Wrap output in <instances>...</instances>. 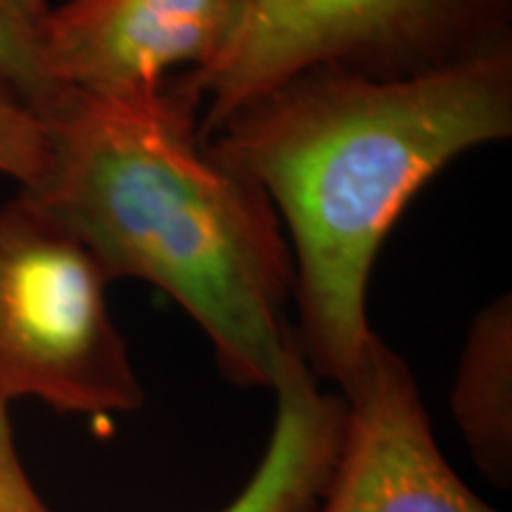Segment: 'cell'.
I'll use <instances>...</instances> for the list:
<instances>
[{
	"label": "cell",
	"mask_w": 512,
	"mask_h": 512,
	"mask_svg": "<svg viewBox=\"0 0 512 512\" xmlns=\"http://www.w3.org/2000/svg\"><path fill=\"white\" fill-rule=\"evenodd\" d=\"M510 136L512 50L406 76L306 69L204 138L278 211L294 339L318 380L347 382L375 339L370 278L415 195L465 152Z\"/></svg>",
	"instance_id": "obj_1"
},
{
	"label": "cell",
	"mask_w": 512,
	"mask_h": 512,
	"mask_svg": "<svg viewBox=\"0 0 512 512\" xmlns=\"http://www.w3.org/2000/svg\"><path fill=\"white\" fill-rule=\"evenodd\" d=\"M48 174L29 192L114 280L155 285L200 325L238 387H266L294 344V261L266 192L200 136L181 74L150 88L55 86L38 105Z\"/></svg>",
	"instance_id": "obj_2"
},
{
	"label": "cell",
	"mask_w": 512,
	"mask_h": 512,
	"mask_svg": "<svg viewBox=\"0 0 512 512\" xmlns=\"http://www.w3.org/2000/svg\"><path fill=\"white\" fill-rule=\"evenodd\" d=\"M95 254L29 192L0 204V399L57 413H133L145 389Z\"/></svg>",
	"instance_id": "obj_3"
},
{
	"label": "cell",
	"mask_w": 512,
	"mask_h": 512,
	"mask_svg": "<svg viewBox=\"0 0 512 512\" xmlns=\"http://www.w3.org/2000/svg\"><path fill=\"white\" fill-rule=\"evenodd\" d=\"M512 50V0H249L214 67L181 74L200 100V136L306 69L406 76Z\"/></svg>",
	"instance_id": "obj_4"
},
{
	"label": "cell",
	"mask_w": 512,
	"mask_h": 512,
	"mask_svg": "<svg viewBox=\"0 0 512 512\" xmlns=\"http://www.w3.org/2000/svg\"><path fill=\"white\" fill-rule=\"evenodd\" d=\"M339 394L344 430L318 512H498L448 465L411 366L380 335Z\"/></svg>",
	"instance_id": "obj_5"
},
{
	"label": "cell",
	"mask_w": 512,
	"mask_h": 512,
	"mask_svg": "<svg viewBox=\"0 0 512 512\" xmlns=\"http://www.w3.org/2000/svg\"><path fill=\"white\" fill-rule=\"evenodd\" d=\"M249 0H67L36 31L48 86L119 93L214 67Z\"/></svg>",
	"instance_id": "obj_6"
},
{
	"label": "cell",
	"mask_w": 512,
	"mask_h": 512,
	"mask_svg": "<svg viewBox=\"0 0 512 512\" xmlns=\"http://www.w3.org/2000/svg\"><path fill=\"white\" fill-rule=\"evenodd\" d=\"M275 420L245 489L216 512H318L344 430V399L320 387L297 342L271 384Z\"/></svg>",
	"instance_id": "obj_7"
},
{
	"label": "cell",
	"mask_w": 512,
	"mask_h": 512,
	"mask_svg": "<svg viewBox=\"0 0 512 512\" xmlns=\"http://www.w3.org/2000/svg\"><path fill=\"white\" fill-rule=\"evenodd\" d=\"M451 411L472 460L491 484H512V297L472 320L451 389Z\"/></svg>",
	"instance_id": "obj_8"
},
{
	"label": "cell",
	"mask_w": 512,
	"mask_h": 512,
	"mask_svg": "<svg viewBox=\"0 0 512 512\" xmlns=\"http://www.w3.org/2000/svg\"><path fill=\"white\" fill-rule=\"evenodd\" d=\"M48 164L50 143L41 114L0 74V176L19 183V190H36Z\"/></svg>",
	"instance_id": "obj_9"
},
{
	"label": "cell",
	"mask_w": 512,
	"mask_h": 512,
	"mask_svg": "<svg viewBox=\"0 0 512 512\" xmlns=\"http://www.w3.org/2000/svg\"><path fill=\"white\" fill-rule=\"evenodd\" d=\"M0 74L15 83L24 98L36 107V112L53 91L38 64L36 31L19 22L3 3H0Z\"/></svg>",
	"instance_id": "obj_10"
},
{
	"label": "cell",
	"mask_w": 512,
	"mask_h": 512,
	"mask_svg": "<svg viewBox=\"0 0 512 512\" xmlns=\"http://www.w3.org/2000/svg\"><path fill=\"white\" fill-rule=\"evenodd\" d=\"M0 512H53L24 470L10 418V403L0 399Z\"/></svg>",
	"instance_id": "obj_11"
},
{
	"label": "cell",
	"mask_w": 512,
	"mask_h": 512,
	"mask_svg": "<svg viewBox=\"0 0 512 512\" xmlns=\"http://www.w3.org/2000/svg\"><path fill=\"white\" fill-rule=\"evenodd\" d=\"M0 3H3L19 22H24L34 31H38V24L43 22V17H46L50 10L48 0H0Z\"/></svg>",
	"instance_id": "obj_12"
}]
</instances>
